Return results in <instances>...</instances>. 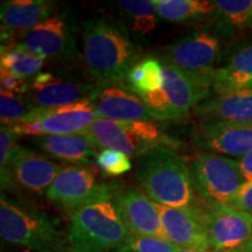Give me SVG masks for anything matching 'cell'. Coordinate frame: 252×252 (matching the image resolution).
<instances>
[{
	"mask_svg": "<svg viewBox=\"0 0 252 252\" xmlns=\"http://www.w3.org/2000/svg\"><path fill=\"white\" fill-rule=\"evenodd\" d=\"M140 58V46L122 20L97 14L83 23L81 59L94 84L126 81Z\"/></svg>",
	"mask_w": 252,
	"mask_h": 252,
	"instance_id": "6da1fadb",
	"label": "cell"
},
{
	"mask_svg": "<svg viewBox=\"0 0 252 252\" xmlns=\"http://www.w3.org/2000/svg\"><path fill=\"white\" fill-rule=\"evenodd\" d=\"M119 185L102 184L97 193L71 213L68 239L71 252H116L132 234L116 200Z\"/></svg>",
	"mask_w": 252,
	"mask_h": 252,
	"instance_id": "7a4b0ae2",
	"label": "cell"
},
{
	"mask_svg": "<svg viewBox=\"0 0 252 252\" xmlns=\"http://www.w3.org/2000/svg\"><path fill=\"white\" fill-rule=\"evenodd\" d=\"M135 179L157 204L171 208H196L200 203L189 163L172 147H158L140 157Z\"/></svg>",
	"mask_w": 252,
	"mask_h": 252,
	"instance_id": "3957f363",
	"label": "cell"
},
{
	"mask_svg": "<svg viewBox=\"0 0 252 252\" xmlns=\"http://www.w3.org/2000/svg\"><path fill=\"white\" fill-rule=\"evenodd\" d=\"M0 236L7 243L35 252H71L68 232L39 208L0 196Z\"/></svg>",
	"mask_w": 252,
	"mask_h": 252,
	"instance_id": "277c9868",
	"label": "cell"
},
{
	"mask_svg": "<svg viewBox=\"0 0 252 252\" xmlns=\"http://www.w3.org/2000/svg\"><path fill=\"white\" fill-rule=\"evenodd\" d=\"M162 75L161 89L141 97L157 121H185L191 110L212 94L213 76L190 74L165 63Z\"/></svg>",
	"mask_w": 252,
	"mask_h": 252,
	"instance_id": "5b68a950",
	"label": "cell"
},
{
	"mask_svg": "<svg viewBox=\"0 0 252 252\" xmlns=\"http://www.w3.org/2000/svg\"><path fill=\"white\" fill-rule=\"evenodd\" d=\"M82 134L98 149L116 150L127 157L140 158L158 147L180 146V141L169 137L152 121L97 118Z\"/></svg>",
	"mask_w": 252,
	"mask_h": 252,
	"instance_id": "8992f818",
	"label": "cell"
},
{
	"mask_svg": "<svg viewBox=\"0 0 252 252\" xmlns=\"http://www.w3.org/2000/svg\"><path fill=\"white\" fill-rule=\"evenodd\" d=\"M189 163L195 191L213 206H228L247 184L237 160L212 152H198Z\"/></svg>",
	"mask_w": 252,
	"mask_h": 252,
	"instance_id": "52a82bcc",
	"label": "cell"
},
{
	"mask_svg": "<svg viewBox=\"0 0 252 252\" xmlns=\"http://www.w3.org/2000/svg\"><path fill=\"white\" fill-rule=\"evenodd\" d=\"M77 32L74 14L64 8L17 37L12 43L23 47L47 61H56L70 67L81 58L77 47Z\"/></svg>",
	"mask_w": 252,
	"mask_h": 252,
	"instance_id": "ba28073f",
	"label": "cell"
},
{
	"mask_svg": "<svg viewBox=\"0 0 252 252\" xmlns=\"http://www.w3.org/2000/svg\"><path fill=\"white\" fill-rule=\"evenodd\" d=\"M96 84L67 68L41 71L28 80V90L23 94L32 109H49L70 105L89 98Z\"/></svg>",
	"mask_w": 252,
	"mask_h": 252,
	"instance_id": "9c48e42d",
	"label": "cell"
},
{
	"mask_svg": "<svg viewBox=\"0 0 252 252\" xmlns=\"http://www.w3.org/2000/svg\"><path fill=\"white\" fill-rule=\"evenodd\" d=\"M220 33L208 28L189 32L159 53L160 62L190 74L214 76L224 42Z\"/></svg>",
	"mask_w": 252,
	"mask_h": 252,
	"instance_id": "30bf717a",
	"label": "cell"
},
{
	"mask_svg": "<svg viewBox=\"0 0 252 252\" xmlns=\"http://www.w3.org/2000/svg\"><path fill=\"white\" fill-rule=\"evenodd\" d=\"M94 119L97 117L94 105L87 98L60 108L34 109L9 127L17 135H33L36 138L75 134L83 133Z\"/></svg>",
	"mask_w": 252,
	"mask_h": 252,
	"instance_id": "8fae6325",
	"label": "cell"
},
{
	"mask_svg": "<svg viewBox=\"0 0 252 252\" xmlns=\"http://www.w3.org/2000/svg\"><path fill=\"white\" fill-rule=\"evenodd\" d=\"M63 167L42 154L17 145L8 167L0 174L2 191H26L34 195L47 194Z\"/></svg>",
	"mask_w": 252,
	"mask_h": 252,
	"instance_id": "7c38bea8",
	"label": "cell"
},
{
	"mask_svg": "<svg viewBox=\"0 0 252 252\" xmlns=\"http://www.w3.org/2000/svg\"><path fill=\"white\" fill-rule=\"evenodd\" d=\"M196 210L212 249H238L251 241L252 214L229 206H213L204 201H200Z\"/></svg>",
	"mask_w": 252,
	"mask_h": 252,
	"instance_id": "4fadbf2b",
	"label": "cell"
},
{
	"mask_svg": "<svg viewBox=\"0 0 252 252\" xmlns=\"http://www.w3.org/2000/svg\"><path fill=\"white\" fill-rule=\"evenodd\" d=\"M94 115L110 121H152L141 97L126 81L96 84L89 97Z\"/></svg>",
	"mask_w": 252,
	"mask_h": 252,
	"instance_id": "5bb4252c",
	"label": "cell"
},
{
	"mask_svg": "<svg viewBox=\"0 0 252 252\" xmlns=\"http://www.w3.org/2000/svg\"><path fill=\"white\" fill-rule=\"evenodd\" d=\"M193 141L203 152L242 158L252 151V123L200 124L194 131Z\"/></svg>",
	"mask_w": 252,
	"mask_h": 252,
	"instance_id": "9a60e30c",
	"label": "cell"
},
{
	"mask_svg": "<svg viewBox=\"0 0 252 252\" xmlns=\"http://www.w3.org/2000/svg\"><path fill=\"white\" fill-rule=\"evenodd\" d=\"M100 185L89 167L64 166L46 196L55 206L71 214L87 203L97 193Z\"/></svg>",
	"mask_w": 252,
	"mask_h": 252,
	"instance_id": "2e32d148",
	"label": "cell"
},
{
	"mask_svg": "<svg viewBox=\"0 0 252 252\" xmlns=\"http://www.w3.org/2000/svg\"><path fill=\"white\" fill-rule=\"evenodd\" d=\"M165 238L179 249H212L196 208H171L158 204Z\"/></svg>",
	"mask_w": 252,
	"mask_h": 252,
	"instance_id": "e0dca14e",
	"label": "cell"
},
{
	"mask_svg": "<svg viewBox=\"0 0 252 252\" xmlns=\"http://www.w3.org/2000/svg\"><path fill=\"white\" fill-rule=\"evenodd\" d=\"M58 12V2L52 0H7L1 2L2 45L27 33Z\"/></svg>",
	"mask_w": 252,
	"mask_h": 252,
	"instance_id": "ac0fdd59",
	"label": "cell"
},
{
	"mask_svg": "<svg viewBox=\"0 0 252 252\" xmlns=\"http://www.w3.org/2000/svg\"><path fill=\"white\" fill-rule=\"evenodd\" d=\"M116 200L132 235L165 238L158 204L146 194L135 188H119Z\"/></svg>",
	"mask_w": 252,
	"mask_h": 252,
	"instance_id": "d6986e66",
	"label": "cell"
},
{
	"mask_svg": "<svg viewBox=\"0 0 252 252\" xmlns=\"http://www.w3.org/2000/svg\"><path fill=\"white\" fill-rule=\"evenodd\" d=\"M200 124L252 123V87L223 94H210L194 110Z\"/></svg>",
	"mask_w": 252,
	"mask_h": 252,
	"instance_id": "ffe728a7",
	"label": "cell"
},
{
	"mask_svg": "<svg viewBox=\"0 0 252 252\" xmlns=\"http://www.w3.org/2000/svg\"><path fill=\"white\" fill-rule=\"evenodd\" d=\"M34 145L54 159L80 166L91 165L98 154L97 147L82 133L39 137L34 139Z\"/></svg>",
	"mask_w": 252,
	"mask_h": 252,
	"instance_id": "44dd1931",
	"label": "cell"
},
{
	"mask_svg": "<svg viewBox=\"0 0 252 252\" xmlns=\"http://www.w3.org/2000/svg\"><path fill=\"white\" fill-rule=\"evenodd\" d=\"M252 87V43L242 47L213 76L212 94H223Z\"/></svg>",
	"mask_w": 252,
	"mask_h": 252,
	"instance_id": "7402d4cb",
	"label": "cell"
},
{
	"mask_svg": "<svg viewBox=\"0 0 252 252\" xmlns=\"http://www.w3.org/2000/svg\"><path fill=\"white\" fill-rule=\"evenodd\" d=\"M158 14L176 24H189L215 17V1L209 0H156Z\"/></svg>",
	"mask_w": 252,
	"mask_h": 252,
	"instance_id": "603a6c76",
	"label": "cell"
},
{
	"mask_svg": "<svg viewBox=\"0 0 252 252\" xmlns=\"http://www.w3.org/2000/svg\"><path fill=\"white\" fill-rule=\"evenodd\" d=\"M47 60L28 52L23 47L11 43L1 45L0 67L23 80H31L42 71Z\"/></svg>",
	"mask_w": 252,
	"mask_h": 252,
	"instance_id": "cb8c5ba5",
	"label": "cell"
},
{
	"mask_svg": "<svg viewBox=\"0 0 252 252\" xmlns=\"http://www.w3.org/2000/svg\"><path fill=\"white\" fill-rule=\"evenodd\" d=\"M162 63L157 58L140 60L128 72L126 82L140 97L153 94L162 87Z\"/></svg>",
	"mask_w": 252,
	"mask_h": 252,
	"instance_id": "d4e9b609",
	"label": "cell"
},
{
	"mask_svg": "<svg viewBox=\"0 0 252 252\" xmlns=\"http://www.w3.org/2000/svg\"><path fill=\"white\" fill-rule=\"evenodd\" d=\"M117 4L130 19L135 33L146 35L157 28L159 14L156 0H119Z\"/></svg>",
	"mask_w": 252,
	"mask_h": 252,
	"instance_id": "484cf974",
	"label": "cell"
},
{
	"mask_svg": "<svg viewBox=\"0 0 252 252\" xmlns=\"http://www.w3.org/2000/svg\"><path fill=\"white\" fill-rule=\"evenodd\" d=\"M215 6L222 33L243 30L250 25L252 0H217Z\"/></svg>",
	"mask_w": 252,
	"mask_h": 252,
	"instance_id": "4316f807",
	"label": "cell"
},
{
	"mask_svg": "<svg viewBox=\"0 0 252 252\" xmlns=\"http://www.w3.org/2000/svg\"><path fill=\"white\" fill-rule=\"evenodd\" d=\"M31 105L27 103L23 94L1 90L0 93V117L1 124L13 126L32 111Z\"/></svg>",
	"mask_w": 252,
	"mask_h": 252,
	"instance_id": "83f0119b",
	"label": "cell"
},
{
	"mask_svg": "<svg viewBox=\"0 0 252 252\" xmlns=\"http://www.w3.org/2000/svg\"><path fill=\"white\" fill-rule=\"evenodd\" d=\"M179 248L168 239L132 235L124 247L116 252H178Z\"/></svg>",
	"mask_w": 252,
	"mask_h": 252,
	"instance_id": "f1b7e54d",
	"label": "cell"
},
{
	"mask_svg": "<svg viewBox=\"0 0 252 252\" xmlns=\"http://www.w3.org/2000/svg\"><path fill=\"white\" fill-rule=\"evenodd\" d=\"M96 162L100 171L110 176L123 175L132 168L130 158L119 151L111 149L100 151L96 157Z\"/></svg>",
	"mask_w": 252,
	"mask_h": 252,
	"instance_id": "f546056e",
	"label": "cell"
},
{
	"mask_svg": "<svg viewBox=\"0 0 252 252\" xmlns=\"http://www.w3.org/2000/svg\"><path fill=\"white\" fill-rule=\"evenodd\" d=\"M17 135L7 125L1 124L0 128V174H4L8 167L12 152L17 146Z\"/></svg>",
	"mask_w": 252,
	"mask_h": 252,
	"instance_id": "4dcf8cb0",
	"label": "cell"
},
{
	"mask_svg": "<svg viewBox=\"0 0 252 252\" xmlns=\"http://www.w3.org/2000/svg\"><path fill=\"white\" fill-rule=\"evenodd\" d=\"M0 84L1 90L18 94H25L28 90V80L19 78L5 70H0Z\"/></svg>",
	"mask_w": 252,
	"mask_h": 252,
	"instance_id": "1f68e13d",
	"label": "cell"
},
{
	"mask_svg": "<svg viewBox=\"0 0 252 252\" xmlns=\"http://www.w3.org/2000/svg\"><path fill=\"white\" fill-rule=\"evenodd\" d=\"M229 207L242 212L252 214V181L247 182L236 196L230 201Z\"/></svg>",
	"mask_w": 252,
	"mask_h": 252,
	"instance_id": "d6a6232c",
	"label": "cell"
},
{
	"mask_svg": "<svg viewBox=\"0 0 252 252\" xmlns=\"http://www.w3.org/2000/svg\"><path fill=\"white\" fill-rule=\"evenodd\" d=\"M237 161L242 174H243L245 179V182L252 181V151L245 154L244 157L239 158Z\"/></svg>",
	"mask_w": 252,
	"mask_h": 252,
	"instance_id": "836d02e7",
	"label": "cell"
},
{
	"mask_svg": "<svg viewBox=\"0 0 252 252\" xmlns=\"http://www.w3.org/2000/svg\"><path fill=\"white\" fill-rule=\"evenodd\" d=\"M178 252H251L248 244L243 248L229 249V250H219V249H208V250H186V249H179Z\"/></svg>",
	"mask_w": 252,
	"mask_h": 252,
	"instance_id": "e575fe53",
	"label": "cell"
},
{
	"mask_svg": "<svg viewBox=\"0 0 252 252\" xmlns=\"http://www.w3.org/2000/svg\"><path fill=\"white\" fill-rule=\"evenodd\" d=\"M248 247H249V249H250V251L252 252V238H251V241L248 243Z\"/></svg>",
	"mask_w": 252,
	"mask_h": 252,
	"instance_id": "d590c367",
	"label": "cell"
},
{
	"mask_svg": "<svg viewBox=\"0 0 252 252\" xmlns=\"http://www.w3.org/2000/svg\"><path fill=\"white\" fill-rule=\"evenodd\" d=\"M249 26L252 28V14H251V19H250V25H249Z\"/></svg>",
	"mask_w": 252,
	"mask_h": 252,
	"instance_id": "8d00e7d4",
	"label": "cell"
}]
</instances>
